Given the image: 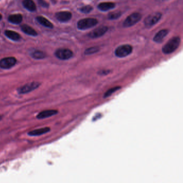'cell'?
Wrapping results in <instances>:
<instances>
[{
	"label": "cell",
	"instance_id": "cell-1",
	"mask_svg": "<svg viewBox=\"0 0 183 183\" xmlns=\"http://www.w3.org/2000/svg\"><path fill=\"white\" fill-rule=\"evenodd\" d=\"M180 43L181 38L179 37L173 38L163 46L162 52L165 54L173 53L179 47Z\"/></svg>",
	"mask_w": 183,
	"mask_h": 183
},
{
	"label": "cell",
	"instance_id": "cell-2",
	"mask_svg": "<svg viewBox=\"0 0 183 183\" xmlns=\"http://www.w3.org/2000/svg\"><path fill=\"white\" fill-rule=\"evenodd\" d=\"M97 24H98V21L96 19L93 18L82 19L78 21L77 28L81 30H85L95 26Z\"/></svg>",
	"mask_w": 183,
	"mask_h": 183
},
{
	"label": "cell",
	"instance_id": "cell-3",
	"mask_svg": "<svg viewBox=\"0 0 183 183\" xmlns=\"http://www.w3.org/2000/svg\"><path fill=\"white\" fill-rule=\"evenodd\" d=\"M40 85V83L37 82H32L20 87L17 89V92L20 94H27L38 89Z\"/></svg>",
	"mask_w": 183,
	"mask_h": 183
},
{
	"label": "cell",
	"instance_id": "cell-4",
	"mask_svg": "<svg viewBox=\"0 0 183 183\" xmlns=\"http://www.w3.org/2000/svg\"><path fill=\"white\" fill-rule=\"evenodd\" d=\"M133 47L129 45L120 46L115 50V55L118 58H125L132 53Z\"/></svg>",
	"mask_w": 183,
	"mask_h": 183
},
{
	"label": "cell",
	"instance_id": "cell-5",
	"mask_svg": "<svg viewBox=\"0 0 183 183\" xmlns=\"http://www.w3.org/2000/svg\"><path fill=\"white\" fill-rule=\"evenodd\" d=\"M142 17L141 14L139 13H135L127 17L123 23V27H128L135 25L141 20Z\"/></svg>",
	"mask_w": 183,
	"mask_h": 183
},
{
	"label": "cell",
	"instance_id": "cell-6",
	"mask_svg": "<svg viewBox=\"0 0 183 183\" xmlns=\"http://www.w3.org/2000/svg\"><path fill=\"white\" fill-rule=\"evenodd\" d=\"M162 14L160 13H152L147 17L144 19V25L148 27L152 26L160 20Z\"/></svg>",
	"mask_w": 183,
	"mask_h": 183
},
{
	"label": "cell",
	"instance_id": "cell-7",
	"mask_svg": "<svg viewBox=\"0 0 183 183\" xmlns=\"http://www.w3.org/2000/svg\"><path fill=\"white\" fill-rule=\"evenodd\" d=\"M55 56L60 60H67L72 58L73 53L71 50L69 49L60 48L56 50Z\"/></svg>",
	"mask_w": 183,
	"mask_h": 183
},
{
	"label": "cell",
	"instance_id": "cell-8",
	"mask_svg": "<svg viewBox=\"0 0 183 183\" xmlns=\"http://www.w3.org/2000/svg\"><path fill=\"white\" fill-rule=\"evenodd\" d=\"M17 63V59L14 57H6L0 60V68L3 69H9Z\"/></svg>",
	"mask_w": 183,
	"mask_h": 183
},
{
	"label": "cell",
	"instance_id": "cell-9",
	"mask_svg": "<svg viewBox=\"0 0 183 183\" xmlns=\"http://www.w3.org/2000/svg\"><path fill=\"white\" fill-rule=\"evenodd\" d=\"M108 30V27L105 26H102L97 27L89 33L88 36L91 38H98L103 36Z\"/></svg>",
	"mask_w": 183,
	"mask_h": 183
},
{
	"label": "cell",
	"instance_id": "cell-10",
	"mask_svg": "<svg viewBox=\"0 0 183 183\" xmlns=\"http://www.w3.org/2000/svg\"><path fill=\"white\" fill-rule=\"evenodd\" d=\"M72 14L69 11H60L56 14V18L60 22H67L72 18Z\"/></svg>",
	"mask_w": 183,
	"mask_h": 183
},
{
	"label": "cell",
	"instance_id": "cell-11",
	"mask_svg": "<svg viewBox=\"0 0 183 183\" xmlns=\"http://www.w3.org/2000/svg\"><path fill=\"white\" fill-rule=\"evenodd\" d=\"M58 113V110H55V109L45 110H43V111L40 112L37 115L36 117H37V119H45V118H46L51 117L52 116L56 115Z\"/></svg>",
	"mask_w": 183,
	"mask_h": 183
},
{
	"label": "cell",
	"instance_id": "cell-12",
	"mask_svg": "<svg viewBox=\"0 0 183 183\" xmlns=\"http://www.w3.org/2000/svg\"><path fill=\"white\" fill-rule=\"evenodd\" d=\"M51 131V129L49 127L38 129L29 132L27 134L30 136H39L43 135L44 134L47 133Z\"/></svg>",
	"mask_w": 183,
	"mask_h": 183
},
{
	"label": "cell",
	"instance_id": "cell-13",
	"mask_svg": "<svg viewBox=\"0 0 183 183\" xmlns=\"http://www.w3.org/2000/svg\"><path fill=\"white\" fill-rule=\"evenodd\" d=\"M169 33V31L167 30H162L159 31V32L156 33V34L155 35L153 40L156 42V43H160L162 42L165 37L168 35Z\"/></svg>",
	"mask_w": 183,
	"mask_h": 183
},
{
	"label": "cell",
	"instance_id": "cell-14",
	"mask_svg": "<svg viewBox=\"0 0 183 183\" xmlns=\"http://www.w3.org/2000/svg\"><path fill=\"white\" fill-rule=\"evenodd\" d=\"M115 6V4L113 2H102L99 4L98 8L100 10L106 11L114 8Z\"/></svg>",
	"mask_w": 183,
	"mask_h": 183
},
{
	"label": "cell",
	"instance_id": "cell-15",
	"mask_svg": "<svg viewBox=\"0 0 183 183\" xmlns=\"http://www.w3.org/2000/svg\"><path fill=\"white\" fill-rule=\"evenodd\" d=\"M21 30L24 33L27 34V35H31L35 37L38 35V33L35 31V29H33L32 27L28 25L24 24L21 26Z\"/></svg>",
	"mask_w": 183,
	"mask_h": 183
},
{
	"label": "cell",
	"instance_id": "cell-16",
	"mask_svg": "<svg viewBox=\"0 0 183 183\" xmlns=\"http://www.w3.org/2000/svg\"><path fill=\"white\" fill-rule=\"evenodd\" d=\"M23 5L25 8L27 9V10L31 12L35 11L37 9L36 5L32 0H24L23 1Z\"/></svg>",
	"mask_w": 183,
	"mask_h": 183
},
{
	"label": "cell",
	"instance_id": "cell-17",
	"mask_svg": "<svg viewBox=\"0 0 183 183\" xmlns=\"http://www.w3.org/2000/svg\"><path fill=\"white\" fill-rule=\"evenodd\" d=\"M5 35L9 39L12 40L13 41H19L21 39V35L19 33H17L15 31H10V30H6L4 32Z\"/></svg>",
	"mask_w": 183,
	"mask_h": 183
},
{
	"label": "cell",
	"instance_id": "cell-18",
	"mask_svg": "<svg viewBox=\"0 0 183 183\" xmlns=\"http://www.w3.org/2000/svg\"><path fill=\"white\" fill-rule=\"evenodd\" d=\"M36 19L39 24H40L46 27L49 29L53 28V24L51 22H50L48 19L45 18V17L43 16H37Z\"/></svg>",
	"mask_w": 183,
	"mask_h": 183
},
{
	"label": "cell",
	"instance_id": "cell-19",
	"mask_svg": "<svg viewBox=\"0 0 183 183\" xmlns=\"http://www.w3.org/2000/svg\"><path fill=\"white\" fill-rule=\"evenodd\" d=\"M22 20H23V16L21 14H11L9 16V22L14 24H20L22 22Z\"/></svg>",
	"mask_w": 183,
	"mask_h": 183
},
{
	"label": "cell",
	"instance_id": "cell-20",
	"mask_svg": "<svg viewBox=\"0 0 183 183\" xmlns=\"http://www.w3.org/2000/svg\"><path fill=\"white\" fill-rule=\"evenodd\" d=\"M32 58L36 60H41L46 57V55L45 53L41 50H35L31 54Z\"/></svg>",
	"mask_w": 183,
	"mask_h": 183
},
{
	"label": "cell",
	"instance_id": "cell-21",
	"mask_svg": "<svg viewBox=\"0 0 183 183\" xmlns=\"http://www.w3.org/2000/svg\"><path fill=\"white\" fill-rule=\"evenodd\" d=\"M99 51V48L97 47H93L89 48L86 49L85 52V55H91L93 54L96 53Z\"/></svg>",
	"mask_w": 183,
	"mask_h": 183
},
{
	"label": "cell",
	"instance_id": "cell-22",
	"mask_svg": "<svg viewBox=\"0 0 183 183\" xmlns=\"http://www.w3.org/2000/svg\"><path fill=\"white\" fill-rule=\"evenodd\" d=\"M121 13L119 11H115V12H112L108 14V18L109 19H116L118 18L121 16Z\"/></svg>",
	"mask_w": 183,
	"mask_h": 183
},
{
	"label": "cell",
	"instance_id": "cell-23",
	"mask_svg": "<svg viewBox=\"0 0 183 183\" xmlns=\"http://www.w3.org/2000/svg\"><path fill=\"white\" fill-rule=\"evenodd\" d=\"M120 88H121L120 87L117 86L110 89L109 90H108L105 93V94H104V97H110V95H111L113 94V93L115 92L117 90L120 89Z\"/></svg>",
	"mask_w": 183,
	"mask_h": 183
},
{
	"label": "cell",
	"instance_id": "cell-24",
	"mask_svg": "<svg viewBox=\"0 0 183 183\" xmlns=\"http://www.w3.org/2000/svg\"><path fill=\"white\" fill-rule=\"evenodd\" d=\"M93 8L90 5L85 6H83L82 8L80 9V11L82 13L85 14H88L90 13L91 11L93 10Z\"/></svg>",
	"mask_w": 183,
	"mask_h": 183
},
{
	"label": "cell",
	"instance_id": "cell-25",
	"mask_svg": "<svg viewBox=\"0 0 183 183\" xmlns=\"http://www.w3.org/2000/svg\"><path fill=\"white\" fill-rule=\"evenodd\" d=\"M38 3L42 7L44 8H47L49 6V4L48 3V2L46 1L45 0H38Z\"/></svg>",
	"mask_w": 183,
	"mask_h": 183
},
{
	"label": "cell",
	"instance_id": "cell-26",
	"mask_svg": "<svg viewBox=\"0 0 183 183\" xmlns=\"http://www.w3.org/2000/svg\"><path fill=\"white\" fill-rule=\"evenodd\" d=\"M2 14H0V21L2 19Z\"/></svg>",
	"mask_w": 183,
	"mask_h": 183
},
{
	"label": "cell",
	"instance_id": "cell-27",
	"mask_svg": "<svg viewBox=\"0 0 183 183\" xmlns=\"http://www.w3.org/2000/svg\"><path fill=\"white\" fill-rule=\"evenodd\" d=\"M2 116L1 115H0V120H1V119H2Z\"/></svg>",
	"mask_w": 183,
	"mask_h": 183
},
{
	"label": "cell",
	"instance_id": "cell-28",
	"mask_svg": "<svg viewBox=\"0 0 183 183\" xmlns=\"http://www.w3.org/2000/svg\"></svg>",
	"mask_w": 183,
	"mask_h": 183
}]
</instances>
